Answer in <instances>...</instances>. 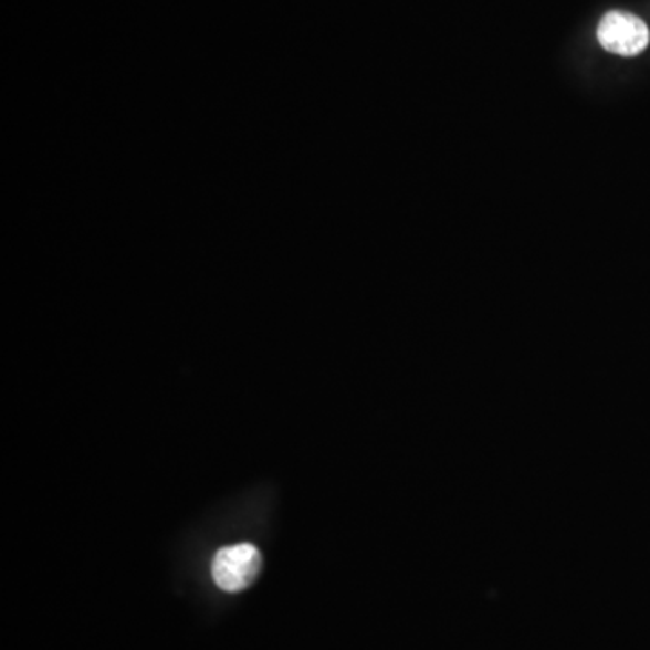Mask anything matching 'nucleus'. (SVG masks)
Returning a JSON list of instances; mask_svg holds the SVG:
<instances>
[{"label": "nucleus", "mask_w": 650, "mask_h": 650, "mask_svg": "<svg viewBox=\"0 0 650 650\" xmlns=\"http://www.w3.org/2000/svg\"><path fill=\"white\" fill-rule=\"evenodd\" d=\"M598 42L609 53L636 56L643 53L650 42V31L640 17L626 11H611L598 24Z\"/></svg>", "instance_id": "2"}, {"label": "nucleus", "mask_w": 650, "mask_h": 650, "mask_svg": "<svg viewBox=\"0 0 650 650\" xmlns=\"http://www.w3.org/2000/svg\"><path fill=\"white\" fill-rule=\"evenodd\" d=\"M261 566V553L252 544L222 547L213 558V580L224 591L239 593L252 586Z\"/></svg>", "instance_id": "1"}]
</instances>
